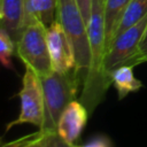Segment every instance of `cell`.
<instances>
[{
  "mask_svg": "<svg viewBox=\"0 0 147 147\" xmlns=\"http://www.w3.org/2000/svg\"><path fill=\"white\" fill-rule=\"evenodd\" d=\"M57 21L68 34L76 60V74L80 85L91 69V49L87 28L77 0H57Z\"/></svg>",
  "mask_w": 147,
  "mask_h": 147,
  "instance_id": "2",
  "label": "cell"
},
{
  "mask_svg": "<svg viewBox=\"0 0 147 147\" xmlns=\"http://www.w3.org/2000/svg\"><path fill=\"white\" fill-rule=\"evenodd\" d=\"M21 100V111L16 119L9 122L6 131L15 125L32 124L38 127L44 122V92L40 77L30 68L25 67L22 78V87L18 93Z\"/></svg>",
  "mask_w": 147,
  "mask_h": 147,
  "instance_id": "5",
  "label": "cell"
},
{
  "mask_svg": "<svg viewBox=\"0 0 147 147\" xmlns=\"http://www.w3.org/2000/svg\"><path fill=\"white\" fill-rule=\"evenodd\" d=\"M71 147H113V142H111L110 138H108L107 136L99 134V136L93 137L92 139H90L87 142H85L83 145L77 146L75 144V145H71Z\"/></svg>",
  "mask_w": 147,
  "mask_h": 147,
  "instance_id": "15",
  "label": "cell"
},
{
  "mask_svg": "<svg viewBox=\"0 0 147 147\" xmlns=\"http://www.w3.org/2000/svg\"><path fill=\"white\" fill-rule=\"evenodd\" d=\"M132 65H123L114 70L110 75L111 83L117 91L118 99L122 100L132 92H137L142 87L141 80L137 79L133 74Z\"/></svg>",
  "mask_w": 147,
  "mask_h": 147,
  "instance_id": "10",
  "label": "cell"
},
{
  "mask_svg": "<svg viewBox=\"0 0 147 147\" xmlns=\"http://www.w3.org/2000/svg\"><path fill=\"white\" fill-rule=\"evenodd\" d=\"M147 25V16L137 24L118 33L111 41L103 62L106 74L110 77L111 72L123 65L136 67L141 64L139 45ZM111 78V77H110Z\"/></svg>",
  "mask_w": 147,
  "mask_h": 147,
  "instance_id": "4",
  "label": "cell"
},
{
  "mask_svg": "<svg viewBox=\"0 0 147 147\" xmlns=\"http://www.w3.org/2000/svg\"><path fill=\"white\" fill-rule=\"evenodd\" d=\"M15 51H16V42L3 29L0 28V60L3 67L8 69L13 68L11 57Z\"/></svg>",
  "mask_w": 147,
  "mask_h": 147,
  "instance_id": "14",
  "label": "cell"
},
{
  "mask_svg": "<svg viewBox=\"0 0 147 147\" xmlns=\"http://www.w3.org/2000/svg\"><path fill=\"white\" fill-rule=\"evenodd\" d=\"M31 22L39 21L46 28L57 21V0H26Z\"/></svg>",
  "mask_w": 147,
  "mask_h": 147,
  "instance_id": "11",
  "label": "cell"
},
{
  "mask_svg": "<svg viewBox=\"0 0 147 147\" xmlns=\"http://www.w3.org/2000/svg\"><path fill=\"white\" fill-rule=\"evenodd\" d=\"M49 134L38 130L37 132L2 144L1 147H48Z\"/></svg>",
  "mask_w": 147,
  "mask_h": 147,
  "instance_id": "13",
  "label": "cell"
},
{
  "mask_svg": "<svg viewBox=\"0 0 147 147\" xmlns=\"http://www.w3.org/2000/svg\"><path fill=\"white\" fill-rule=\"evenodd\" d=\"M139 54H140V62L141 63L147 62V25L139 45Z\"/></svg>",
  "mask_w": 147,
  "mask_h": 147,
  "instance_id": "17",
  "label": "cell"
},
{
  "mask_svg": "<svg viewBox=\"0 0 147 147\" xmlns=\"http://www.w3.org/2000/svg\"><path fill=\"white\" fill-rule=\"evenodd\" d=\"M47 42L53 71L60 74L74 71L76 69L74 49L68 34L59 21H55L47 28Z\"/></svg>",
  "mask_w": 147,
  "mask_h": 147,
  "instance_id": "6",
  "label": "cell"
},
{
  "mask_svg": "<svg viewBox=\"0 0 147 147\" xmlns=\"http://www.w3.org/2000/svg\"><path fill=\"white\" fill-rule=\"evenodd\" d=\"M130 0H103V15L106 26V53L115 38L118 25L123 18Z\"/></svg>",
  "mask_w": 147,
  "mask_h": 147,
  "instance_id": "9",
  "label": "cell"
},
{
  "mask_svg": "<svg viewBox=\"0 0 147 147\" xmlns=\"http://www.w3.org/2000/svg\"><path fill=\"white\" fill-rule=\"evenodd\" d=\"M92 1L93 0H77V3L82 10V14L84 16L85 22L87 23V20L91 14V8H92Z\"/></svg>",
  "mask_w": 147,
  "mask_h": 147,
  "instance_id": "18",
  "label": "cell"
},
{
  "mask_svg": "<svg viewBox=\"0 0 147 147\" xmlns=\"http://www.w3.org/2000/svg\"><path fill=\"white\" fill-rule=\"evenodd\" d=\"M16 54L26 68H30L40 78L53 72L47 28L39 21L30 23L16 42Z\"/></svg>",
  "mask_w": 147,
  "mask_h": 147,
  "instance_id": "3",
  "label": "cell"
},
{
  "mask_svg": "<svg viewBox=\"0 0 147 147\" xmlns=\"http://www.w3.org/2000/svg\"><path fill=\"white\" fill-rule=\"evenodd\" d=\"M40 80L44 92V122L39 130L45 133H55L60 116L75 100L80 80L75 70L65 74L53 71Z\"/></svg>",
  "mask_w": 147,
  "mask_h": 147,
  "instance_id": "1",
  "label": "cell"
},
{
  "mask_svg": "<svg viewBox=\"0 0 147 147\" xmlns=\"http://www.w3.org/2000/svg\"><path fill=\"white\" fill-rule=\"evenodd\" d=\"M147 16V0H130L115 37Z\"/></svg>",
  "mask_w": 147,
  "mask_h": 147,
  "instance_id": "12",
  "label": "cell"
},
{
  "mask_svg": "<svg viewBox=\"0 0 147 147\" xmlns=\"http://www.w3.org/2000/svg\"><path fill=\"white\" fill-rule=\"evenodd\" d=\"M0 28L17 42L24 29L32 23L26 0H0Z\"/></svg>",
  "mask_w": 147,
  "mask_h": 147,
  "instance_id": "8",
  "label": "cell"
},
{
  "mask_svg": "<svg viewBox=\"0 0 147 147\" xmlns=\"http://www.w3.org/2000/svg\"><path fill=\"white\" fill-rule=\"evenodd\" d=\"M48 147H71V145L67 144L56 132L49 134L48 139Z\"/></svg>",
  "mask_w": 147,
  "mask_h": 147,
  "instance_id": "16",
  "label": "cell"
},
{
  "mask_svg": "<svg viewBox=\"0 0 147 147\" xmlns=\"http://www.w3.org/2000/svg\"><path fill=\"white\" fill-rule=\"evenodd\" d=\"M88 114L82 101L72 100L60 116L56 133L67 144L75 145L86 125Z\"/></svg>",
  "mask_w": 147,
  "mask_h": 147,
  "instance_id": "7",
  "label": "cell"
}]
</instances>
